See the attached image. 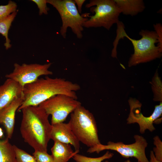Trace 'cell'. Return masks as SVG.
<instances>
[{"mask_svg":"<svg viewBox=\"0 0 162 162\" xmlns=\"http://www.w3.org/2000/svg\"><path fill=\"white\" fill-rule=\"evenodd\" d=\"M17 7L16 4L11 0L9 1L7 5H0V21L16 11Z\"/></svg>","mask_w":162,"mask_h":162,"instance_id":"44dd1931","label":"cell"},{"mask_svg":"<svg viewBox=\"0 0 162 162\" xmlns=\"http://www.w3.org/2000/svg\"><path fill=\"white\" fill-rule=\"evenodd\" d=\"M81 105L77 99L69 96L58 94L41 103L38 106L52 116L51 123L53 124L63 122L68 115Z\"/></svg>","mask_w":162,"mask_h":162,"instance_id":"ba28073f","label":"cell"},{"mask_svg":"<svg viewBox=\"0 0 162 162\" xmlns=\"http://www.w3.org/2000/svg\"><path fill=\"white\" fill-rule=\"evenodd\" d=\"M151 84L154 94V100L162 102V82L157 71L154 74Z\"/></svg>","mask_w":162,"mask_h":162,"instance_id":"d6986e66","label":"cell"},{"mask_svg":"<svg viewBox=\"0 0 162 162\" xmlns=\"http://www.w3.org/2000/svg\"><path fill=\"white\" fill-rule=\"evenodd\" d=\"M33 155L37 162H55L52 155L47 152L34 151Z\"/></svg>","mask_w":162,"mask_h":162,"instance_id":"7402d4cb","label":"cell"},{"mask_svg":"<svg viewBox=\"0 0 162 162\" xmlns=\"http://www.w3.org/2000/svg\"><path fill=\"white\" fill-rule=\"evenodd\" d=\"M21 111L20 130L24 142L34 151L47 152L52 129L49 115L39 106H26Z\"/></svg>","mask_w":162,"mask_h":162,"instance_id":"7a4b0ae2","label":"cell"},{"mask_svg":"<svg viewBox=\"0 0 162 162\" xmlns=\"http://www.w3.org/2000/svg\"><path fill=\"white\" fill-rule=\"evenodd\" d=\"M121 13L135 16L143 11L145 4L142 0H114Z\"/></svg>","mask_w":162,"mask_h":162,"instance_id":"9a60e30c","label":"cell"},{"mask_svg":"<svg viewBox=\"0 0 162 162\" xmlns=\"http://www.w3.org/2000/svg\"><path fill=\"white\" fill-rule=\"evenodd\" d=\"M113 155V153L107 151L104 155L98 158L87 157L78 153L75 154L72 158L76 162H102L105 159L111 158ZM105 162L108 161H106Z\"/></svg>","mask_w":162,"mask_h":162,"instance_id":"ac0fdd59","label":"cell"},{"mask_svg":"<svg viewBox=\"0 0 162 162\" xmlns=\"http://www.w3.org/2000/svg\"><path fill=\"white\" fill-rule=\"evenodd\" d=\"M153 140L155 147L153 148V151L156 159L162 162V142L158 136H155Z\"/></svg>","mask_w":162,"mask_h":162,"instance_id":"603a6c76","label":"cell"},{"mask_svg":"<svg viewBox=\"0 0 162 162\" xmlns=\"http://www.w3.org/2000/svg\"><path fill=\"white\" fill-rule=\"evenodd\" d=\"M23 87L14 80L7 78L0 86V110L15 98L22 94Z\"/></svg>","mask_w":162,"mask_h":162,"instance_id":"4fadbf2b","label":"cell"},{"mask_svg":"<svg viewBox=\"0 0 162 162\" xmlns=\"http://www.w3.org/2000/svg\"><path fill=\"white\" fill-rule=\"evenodd\" d=\"M3 135V133L2 128H0V138H1Z\"/></svg>","mask_w":162,"mask_h":162,"instance_id":"83f0119b","label":"cell"},{"mask_svg":"<svg viewBox=\"0 0 162 162\" xmlns=\"http://www.w3.org/2000/svg\"><path fill=\"white\" fill-rule=\"evenodd\" d=\"M68 123L79 141L89 148L101 144L93 114L82 105L71 114Z\"/></svg>","mask_w":162,"mask_h":162,"instance_id":"277c9868","label":"cell"},{"mask_svg":"<svg viewBox=\"0 0 162 162\" xmlns=\"http://www.w3.org/2000/svg\"><path fill=\"white\" fill-rule=\"evenodd\" d=\"M0 162H16L13 145L7 138L0 140Z\"/></svg>","mask_w":162,"mask_h":162,"instance_id":"2e32d148","label":"cell"},{"mask_svg":"<svg viewBox=\"0 0 162 162\" xmlns=\"http://www.w3.org/2000/svg\"><path fill=\"white\" fill-rule=\"evenodd\" d=\"M80 89L79 85L64 78L46 76L38 79L23 87V101L17 111H21L28 106H38L48 99L58 94H65L77 99L76 92Z\"/></svg>","mask_w":162,"mask_h":162,"instance_id":"6da1fadb","label":"cell"},{"mask_svg":"<svg viewBox=\"0 0 162 162\" xmlns=\"http://www.w3.org/2000/svg\"><path fill=\"white\" fill-rule=\"evenodd\" d=\"M75 4H76L78 9L77 10L80 14L82 13V5L86 1L85 0H74Z\"/></svg>","mask_w":162,"mask_h":162,"instance_id":"484cf974","label":"cell"},{"mask_svg":"<svg viewBox=\"0 0 162 162\" xmlns=\"http://www.w3.org/2000/svg\"><path fill=\"white\" fill-rule=\"evenodd\" d=\"M130 106V113L127 119V123L138 124L140 132L141 134L145 133L146 130L153 132L155 130L153 124L162 114V103L155 106L154 111L149 117L145 116L141 112L142 104L137 100L130 98L128 100Z\"/></svg>","mask_w":162,"mask_h":162,"instance_id":"30bf717a","label":"cell"},{"mask_svg":"<svg viewBox=\"0 0 162 162\" xmlns=\"http://www.w3.org/2000/svg\"><path fill=\"white\" fill-rule=\"evenodd\" d=\"M155 32H156L158 39L157 46L162 50V26L160 23H157L153 25Z\"/></svg>","mask_w":162,"mask_h":162,"instance_id":"d4e9b609","label":"cell"},{"mask_svg":"<svg viewBox=\"0 0 162 162\" xmlns=\"http://www.w3.org/2000/svg\"></svg>","mask_w":162,"mask_h":162,"instance_id":"f546056e","label":"cell"},{"mask_svg":"<svg viewBox=\"0 0 162 162\" xmlns=\"http://www.w3.org/2000/svg\"><path fill=\"white\" fill-rule=\"evenodd\" d=\"M47 3L53 6L61 16L62 24L60 32L64 38L66 36L68 27L71 28L77 38H81L83 30V24L88 18L83 14L81 15L73 0H46Z\"/></svg>","mask_w":162,"mask_h":162,"instance_id":"8992f818","label":"cell"},{"mask_svg":"<svg viewBox=\"0 0 162 162\" xmlns=\"http://www.w3.org/2000/svg\"><path fill=\"white\" fill-rule=\"evenodd\" d=\"M37 5L39 9V14L41 15L43 14H47L49 8L47 6L46 0H32Z\"/></svg>","mask_w":162,"mask_h":162,"instance_id":"cb8c5ba5","label":"cell"},{"mask_svg":"<svg viewBox=\"0 0 162 162\" xmlns=\"http://www.w3.org/2000/svg\"><path fill=\"white\" fill-rule=\"evenodd\" d=\"M16 162H37L33 156L15 145H13Z\"/></svg>","mask_w":162,"mask_h":162,"instance_id":"ffe728a7","label":"cell"},{"mask_svg":"<svg viewBox=\"0 0 162 162\" xmlns=\"http://www.w3.org/2000/svg\"><path fill=\"white\" fill-rule=\"evenodd\" d=\"M51 63L43 64H22L20 65L15 63L12 72L6 75L5 77L10 79L23 87L25 85L33 82L42 75L52 74L49 70Z\"/></svg>","mask_w":162,"mask_h":162,"instance_id":"9c48e42d","label":"cell"},{"mask_svg":"<svg viewBox=\"0 0 162 162\" xmlns=\"http://www.w3.org/2000/svg\"><path fill=\"white\" fill-rule=\"evenodd\" d=\"M23 101L22 94L15 98L10 104L0 110V123L4 126L7 138H11L14 129L16 111Z\"/></svg>","mask_w":162,"mask_h":162,"instance_id":"8fae6325","label":"cell"},{"mask_svg":"<svg viewBox=\"0 0 162 162\" xmlns=\"http://www.w3.org/2000/svg\"><path fill=\"white\" fill-rule=\"evenodd\" d=\"M90 8L93 15L87 17L89 18L83 24L86 28L103 27L109 30L114 24L119 21L121 11L114 0H91L86 5Z\"/></svg>","mask_w":162,"mask_h":162,"instance_id":"5b68a950","label":"cell"},{"mask_svg":"<svg viewBox=\"0 0 162 162\" xmlns=\"http://www.w3.org/2000/svg\"><path fill=\"white\" fill-rule=\"evenodd\" d=\"M135 142L130 144H125L122 142H114L109 141L106 145L101 143L89 148L87 152L99 153L106 150H114L118 152L123 157L129 158L134 157L139 162H149L145 154V149L148 143L142 136L136 135L134 136Z\"/></svg>","mask_w":162,"mask_h":162,"instance_id":"52a82bcc","label":"cell"},{"mask_svg":"<svg viewBox=\"0 0 162 162\" xmlns=\"http://www.w3.org/2000/svg\"><path fill=\"white\" fill-rule=\"evenodd\" d=\"M51 148L52 154L55 162H67L79 152H74L69 144L54 142Z\"/></svg>","mask_w":162,"mask_h":162,"instance_id":"5bb4252c","label":"cell"},{"mask_svg":"<svg viewBox=\"0 0 162 162\" xmlns=\"http://www.w3.org/2000/svg\"><path fill=\"white\" fill-rule=\"evenodd\" d=\"M116 36L113 43L112 52H116V48L119 40L124 37L131 42L134 49V53L128 62V66L130 67L141 63L149 62L162 56V50L155 44L158 43L157 34L154 31L142 30L139 32L140 39L135 40L130 38L124 30V26L122 22L117 23Z\"/></svg>","mask_w":162,"mask_h":162,"instance_id":"3957f363","label":"cell"},{"mask_svg":"<svg viewBox=\"0 0 162 162\" xmlns=\"http://www.w3.org/2000/svg\"><path fill=\"white\" fill-rule=\"evenodd\" d=\"M50 138L54 142L70 144L74 147L75 151L79 152L80 141L68 123L63 122L52 124Z\"/></svg>","mask_w":162,"mask_h":162,"instance_id":"7c38bea8","label":"cell"},{"mask_svg":"<svg viewBox=\"0 0 162 162\" xmlns=\"http://www.w3.org/2000/svg\"><path fill=\"white\" fill-rule=\"evenodd\" d=\"M124 162H131L129 160H127L126 161H125ZM137 162H139L138 161Z\"/></svg>","mask_w":162,"mask_h":162,"instance_id":"f1b7e54d","label":"cell"},{"mask_svg":"<svg viewBox=\"0 0 162 162\" xmlns=\"http://www.w3.org/2000/svg\"><path fill=\"white\" fill-rule=\"evenodd\" d=\"M149 162H162L156 159L155 158L153 152L151 151L150 154V160Z\"/></svg>","mask_w":162,"mask_h":162,"instance_id":"4316f807","label":"cell"},{"mask_svg":"<svg viewBox=\"0 0 162 162\" xmlns=\"http://www.w3.org/2000/svg\"><path fill=\"white\" fill-rule=\"evenodd\" d=\"M17 13V11H16L0 21V33L5 38L4 46L6 50H8L11 46L10 44V40L8 37V33L12 23L16 17Z\"/></svg>","mask_w":162,"mask_h":162,"instance_id":"e0dca14e","label":"cell"}]
</instances>
